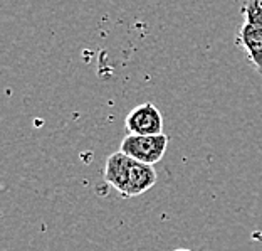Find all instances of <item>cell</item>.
<instances>
[{
  "mask_svg": "<svg viewBox=\"0 0 262 251\" xmlns=\"http://www.w3.org/2000/svg\"><path fill=\"white\" fill-rule=\"evenodd\" d=\"M103 177L124 199L141 196L157 184V170L153 165L140 162L121 150L106 159Z\"/></svg>",
  "mask_w": 262,
  "mask_h": 251,
  "instance_id": "obj_1",
  "label": "cell"
},
{
  "mask_svg": "<svg viewBox=\"0 0 262 251\" xmlns=\"http://www.w3.org/2000/svg\"><path fill=\"white\" fill-rule=\"evenodd\" d=\"M244 24L235 35V43L246 52L252 68L262 76V0H246L242 4Z\"/></svg>",
  "mask_w": 262,
  "mask_h": 251,
  "instance_id": "obj_2",
  "label": "cell"
},
{
  "mask_svg": "<svg viewBox=\"0 0 262 251\" xmlns=\"http://www.w3.org/2000/svg\"><path fill=\"white\" fill-rule=\"evenodd\" d=\"M168 147V137L165 133L160 135H135L129 133L121 140L120 150L129 155L140 162L155 165L163 159Z\"/></svg>",
  "mask_w": 262,
  "mask_h": 251,
  "instance_id": "obj_3",
  "label": "cell"
},
{
  "mask_svg": "<svg viewBox=\"0 0 262 251\" xmlns=\"http://www.w3.org/2000/svg\"><path fill=\"white\" fill-rule=\"evenodd\" d=\"M124 125L135 135H160L163 131V117L153 103H143L128 113Z\"/></svg>",
  "mask_w": 262,
  "mask_h": 251,
  "instance_id": "obj_4",
  "label": "cell"
},
{
  "mask_svg": "<svg viewBox=\"0 0 262 251\" xmlns=\"http://www.w3.org/2000/svg\"><path fill=\"white\" fill-rule=\"evenodd\" d=\"M173 251H192V249H185V248H178V249H173Z\"/></svg>",
  "mask_w": 262,
  "mask_h": 251,
  "instance_id": "obj_5",
  "label": "cell"
}]
</instances>
